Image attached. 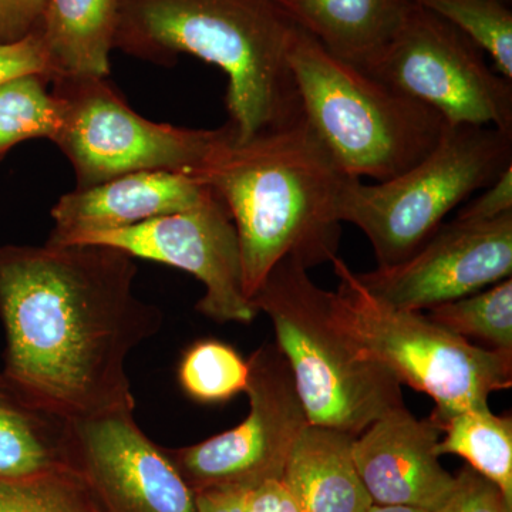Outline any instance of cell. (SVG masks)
<instances>
[{
  "label": "cell",
  "instance_id": "cell-1",
  "mask_svg": "<svg viewBox=\"0 0 512 512\" xmlns=\"http://www.w3.org/2000/svg\"><path fill=\"white\" fill-rule=\"evenodd\" d=\"M137 259L97 244L2 245V373L64 420L134 410L127 362L163 312L134 292Z\"/></svg>",
  "mask_w": 512,
  "mask_h": 512
},
{
  "label": "cell",
  "instance_id": "cell-2",
  "mask_svg": "<svg viewBox=\"0 0 512 512\" xmlns=\"http://www.w3.org/2000/svg\"><path fill=\"white\" fill-rule=\"evenodd\" d=\"M227 205L252 301L284 259L311 269L338 258L339 217L349 175L301 117L237 141L229 124L197 173Z\"/></svg>",
  "mask_w": 512,
  "mask_h": 512
},
{
  "label": "cell",
  "instance_id": "cell-3",
  "mask_svg": "<svg viewBox=\"0 0 512 512\" xmlns=\"http://www.w3.org/2000/svg\"><path fill=\"white\" fill-rule=\"evenodd\" d=\"M296 25L281 0H119L114 49L157 66L191 55L228 77L237 141L302 117L288 63Z\"/></svg>",
  "mask_w": 512,
  "mask_h": 512
},
{
  "label": "cell",
  "instance_id": "cell-4",
  "mask_svg": "<svg viewBox=\"0 0 512 512\" xmlns=\"http://www.w3.org/2000/svg\"><path fill=\"white\" fill-rule=\"evenodd\" d=\"M288 63L303 119L349 177L392 180L423 160L450 124L430 107L336 59L298 26Z\"/></svg>",
  "mask_w": 512,
  "mask_h": 512
},
{
  "label": "cell",
  "instance_id": "cell-5",
  "mask_svg": "<svg viewBox=\"0 0 512 512\" xmlns=\"http://www.w3.org/2000/svg\"><path fill=\"white\" fill-rule=\"evenodd\" d=\"M330 298L332 292L319 288L305 266L284 259L252 303L274 323L276 346L291 366L309 424L357 437L406 407L402 383L339 328Z\"/></svg>",
  "mask_w": 512,
  "mask_h": 512
},
{
  "label": "cell",
  "instance_id": "cell-6",
  "mask_svg": "<svg viewBox=\"0 0 512 512\" xmlns=\"http://www.w3.org/2000/svg\"><path fill=\"white\" fill-rule=\"evenodd\" d=\"M330 264L339 281L330 298L335 322L400 383L429 394L436 403L431 420L440 423L454 413L483 409L490 394L510 389V353L481 348L424 313L389 305L367 291L342 259Z\"/></svg>",
  "mask_w": 512,
  "mask_h": 512
},
{
  "label": "cell",
  "instance_id": "cell-7",
  "mask_svg": "<svg viewBox=\"0 0 512 512\" xmlns=\"http://www.w3.org/2000/svg\"><path fill=\"white\" fill-rule=\"evenodd\" d=\"M512 165V133L448 124L440 143L410 170L383 183L349 178L339 217L369 239L379 266L400 264L423 247L444 218Z\"/></svg>",
  "mask_w": 512,
  "mask_h": 512
},
{
  "label": "cell",
  "instance_id": "cell-8",
  "mask_svg": "<svg viewBox=\"0 0 512 512\" xmlns=\"http://www.w3.org/2000/svg\"><path fill=\"white\" fill-rule=\"evenodd\" d=\"M50 86L62 106L53 143L72 164L77 190L144 171L197 177L222 134V127L195 130L144 119L109 77H56Z\"/></svg>",
  "mask_w": 512,
  "mask_h": 512
},
{
  "label": "cell",
  "instance_id": "cell-9",
  "mask_svg": "<svg viewBox=\"0 0 512 512\" xmlns=\"http://www.w3.org/2000/svg\"><path fill=\"white\" fill-rule=\"evenodd\" d=\"M365 73L447 123L512 133V82L488 66L483 50L464 33L416 3Z\"/></svg>",
  "mask_w": 512,
  "mask_h": 512
},
{
  "label": "cell",
  "instance_id": "cell-10",
  "mask_svg": "<svg viewBox=\"0 0 512 512\" xmlns=\"http://www.w3.org/2000/svg\"><path fill=\"white\" fill-rule=\"evenodd\" d=\"M248 366L247 419L201 443L167 448L194 494L214 488L249 491L282 480L289 454L309 424L291 366L276 343L256 349Z\"/></svg>",
  "mask_w": 512,
  "mask_h": 512
},
{
  "label": "cell",
  "instance_id": "cell-11",
  "mask_svg": "<svg viewBox=\"0 0 512 512\" xmlns=\"http://www.w3.org/2000/svg\"><path fill=\"white\" fill-rule=\"evenodd\" d=\"M73 244L109 245L133 258L160 262L195 276L205 289L195 309L214 322L247 325L258 316L245 295L237 228L227 205L214 191L190 210L86 235Z\"/></svg>",
  "mask_w": 512,
  "mask_h": 512
},
{
  "label": "cell",
  "instance_id": "cell-12",
  "mask_svg": "<svg viewBox=\"0 0 512 512\" xmlns=\"http://www.w3.org/2000/svg\"><path fill=\"white\" fill-rule=\"evenodd\" d=\"M134 410L67 420L64 460L103 512H197L195 494Z\"/></svg>",
  "mask_w": 512,
  "mask_h": 512
},
{
  "label": "cell",
  "instance_id": "cell-13",
  "mask_svg": "<svg viewBox=\"0 0 512 512\" xmlns=\"http://www.w3.org/2000/svg\"><path fill=\"white\" fill-rule=\"evenodd\" d=\"M512 212L490 222L454 220L403 262L357 274L376 298L429 311L511 278Z\"/></svg>",
  "mask_w": 512,
  "mask_h": 512
},
{
  "label": "cell",
  "instance_id": "cell-14",
  "mask_svg": "<svg viewBox=\"0 0 512 512\" xmlns=\"http://www.w3.org/2000/svg\"><path fill=\"white\" fill-rule=\"evenodd\" d=\"M443 430L407 407L393 410L353 441V458L373 504L409 505L439 512L456 476L441 466L437 444Z\"/></svg>",
  "mask_w": 512,
  "mask_h": 512
},
{
  "label": "cell",
  "instance_id": "cell-15",
  "mask_svg": "<svg viewBox=\"0 0 512 512\" xmlns=\"http://www.w3.org/2000/svg\"><path fill=\"white\" fill-rule=\"evenodd\" d=\"M200 178L168 171H144L86 190L67 192L50 211L55 222L47 244H73L99 232L117 231L190 210L211 195Z\"/></svg>",
  "mask_w": 512,
  "mask_h": 512
},
{
  "label": "cell",
  "instance_id": "cell-16",
  "mask_svg": "<svg viewBox=\"0 0 512 512\" xmlns=\"http://www.w3.org/2000/svg\"><path fill=\"white\" fill-rule=\"evenodd\" d=\"M285 12L326 52L359 70L392 42L412 0H281Z\"/></svg>",
  "mask_w": 512,
  "mask_h": 512
},
{
  "label": "cell",
  "instance_id": "cell-17",
  "mask_svg": "<svg viewBox=\"0 0 512 512\" xmlns=\"http://www.w3.org/2000/svg\"><path fill=\"white\" fill-rule=\"evenodd\" d=\"M355 439L313 424L303 429L282 477L302 512H367L372 507L353 458Z\"/></svg>",
  "mask_w": 512,
  "mask_h": 512
},
{
  "label": "cell",
  "instance_id": "cell-18",
  "mask_svg": "<svg viewBox=\"0 0 512 512\" xmlns=\"http://www.w3.org/2000/svg\"><path fill=\"white\" fill-rule=\"evenodd\" d=\"M119 0H47L42 35L49 80L110 76Z\"/></svg>",
  "mask_w": 512,
  "mask_h": 512
},
{
  "label": "cell",
  "instance_id": "cell-19",
  "mask_svg": "<svg viewBox=\"0 0 512 512\" xmlns=\"http://www.w3.org/2000/svg\"><path fill=\"white\" fill-rule=\"evenodd\" d=\"M66 427L67 420L30 403L0 370V478L67 467Z\"/></svg>",
  "mask_w": 512,
  "mask_h": 512
},
{
  "label": "cell",
  "instance_id": "cell-20",
  "mask_svg": "<svg viewBox=\"0 0 512 512\" xmlns=\"http://www.w3.org/2000/svg\"><path fill=\"white\" fill-rule=\"evenodd\" d=\"M444 437L439 456L454 454L500 488L512 504V420L495 416L490 407L454 413L441 420Z\"/></svg>",
  "mask_w": 512,
  "mask_h": 512
},
{
  "label": "cell",
  "instance_id": "cell-21",
  "mask_svg": "<svg viewBox=\"0 0 512 512\" xmlns=\"http://www.w3.org/2000/svg\"><path fill=\"white\" fill-rule=\"evenodd\" d=\"M43 74H22L0 83V161L13 147L35 138L55 140L62 106Z\"/></svg>",
  "mask_w": 512,
  "mask_h": 512
},
{
  "label": "cell",
  "instance_id": "cell-22",
  "mask_svg": "<svg viewBox=\"0 0 512 512\" xmlns=\"http://www.w3.org/2000/svg\"><path fill=\"white\" fill-rule=\"evenodd\" d=\"M427 318L461 338L488 343L490 349L512 355V281L494 284L487 291L473 293L431 308Z\"/></svg>",
  "mask_w": 512,
  "mask_h": 512
},
{
  "label": "cell",
  "instance_id": "cell-23",
  "mask_svg": "<svg viewBox=\"0 0 512 512\" xmlns=\"http://www.w3.org/2000/svg\"><path fill=\"white\" fill-rule=\"evenodd\" d=\"M453 25L512 82V9L501 0H412Z\"/></svg>",
  "mask_w": 512,
  "mask_h": 512
},
{
  "label": "cell",
  "instance_id": "cell-24",
  "mask_svg": "<svg viewBox=\"0 0 512 512\" xmlns=\"http://www.w3.org/2000/svg\"><path fill=\"white\" fill-rule=\"evenodd\" d=\"M248 360L228 343L197 340L185 350L178 365V382L198 403H224L247 389Z\"/></svg>",
  "mask_w": 512,
  "mask_h": 512
},
{
  "label": "cell",
  "instance_id": "cell-25",
  "mask_svg": "<svg viewBox=\"0 0 512 512\" xmlns=\"http://www.w3.org/2000/svg\"><path fill=\"white\" fill-rule=\"evenodd\" d=\"M0 512H103L70 467L0 478Z\"/></svg>",
  "mask_w": 512,
  "mask_h": 512
},
{
  "label": "cell",
  "instance_id": "cell-26",
  "mask_svg": "<svg viewBox=\"0 0 512 512\" xmlns=\"http://www.w3.org/2000/svg\"><path fill=\"white\" fill-rule=\"evenodd\" d=\"M439 512H512L500 488L466 466L456 476L453 493Z\"/></svg>",
  "mask_w": 512,
  "mask_h": 512
},
{
  "label": "cell",
  "instance_id": "cell-27",
  "mask_svg": "<svg viewBox=\"0 0 512 512\" xmlns=\"http://www.w3.org/2000/svg\"><path fill=\"white\" fill-rule=\"evenodd\" d=\"M47 0H0V45H10L42 30Z\"/></svg>",
  "mask_w": 512,
  "mask_h": 512
},
{
  "label": "cell",
  "instance_id": "cell-28",
  "mask_svg": "<svg viewBox=\"0 0 512 512\" xmlns=\"http://www.w3.org/2000/svg\"><path fill=\"white\" fill-rule=\"evenodd\" d=\"M512 212V165L478 197L464 205L454 220L490 222Z\"/></svg>",
  "mask_w": 512,
  "mask_h": 512
},
{
  "label": "cell",
  "instance_id": "cell-29",
  "mask_svg": "<svg viewBox=\"0 0 512 512\" xmlns=\"http://www.w3.org/2000/svg\"><path fill=\"white\" fill-rule=\"evenodd\" d=\"M30 73L43 74L49 79L45 46L40 33L10 45H0V83Z\"/></svg>",
  "mask_w": 512,
  "mask_h": 512
},
{
  "label": "cell",
  "instance_id": "cell-30",
  "mask_svg": "<svg viewBox=\"0 0 512 512\" xmlns=\"http://www.w3.org/2000/svg\"><path fill=\"white\" fill-rule=\"evenodd\" d=\"M244 512H302L282 480L266 481L245 493Z\"/></svg>",
  "mask_w": 512,
  "mask_h": 512
},
{
  "label": "cell",
  "instance_id": "cell-31",
  "mask_svg": "<svg viewBox=\"0 0 512 512\" xmlns=\"http://www.w3.org/2000/svg\"><path fill=\"white\" fill-rule=\"evenodd\" d=\"M247 491L238 488H214L195 494L197 512H244Z\"/></svg>",
  "mask_w": 512,
  "mask_h": 512
},
{
  "label": "cell",
  "instance_id": "cell-32",
  "mask_svg": "<svg viewBox=\"0 0 512 512\" xmlns=\"http://www.w3.org/2000/svg\"><path fill=\"white\" fill-rule=\"evenodd\" d=\"M367 512H431L424 508L409 507V505H379L373 504Z\"/></svg>",
  "mask_w": 512,
  "mask_h": 512
},
{
  "label": "cell",
  "instance_id": "cell-33",
  "mask_svg": "<svg viewBox=\"0 0 512 512\" xmlns=\"http://www.w3.org/2000/svg\"><path fill=\"white\" fill-rule=\"evenodd\" d=\"M501 2L507 3V5L511 6L512 0H501Z\"/></svg>",
  "mask_w": 512,
  "mask_h": 512
}]
</instances>
